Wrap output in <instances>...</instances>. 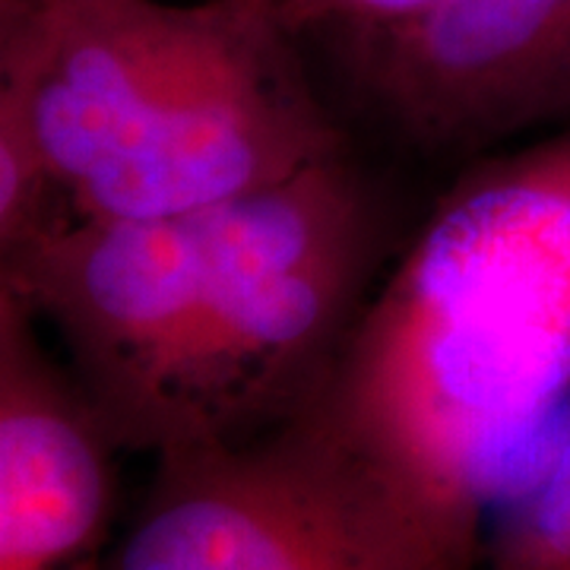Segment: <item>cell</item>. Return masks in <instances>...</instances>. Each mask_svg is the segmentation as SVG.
<instances>
[{
    "label": "cell",
    "instance_id": "9",
    "mask_svg": "<svg viewBox=\"0 0 570 570\" xmlns=\"http://www.w3.org/2000/svg\"><path fill=\"white\" fill-rule=\"evenodd\" d=\"M266 3H273L298 32L311 26L352 32V29H374V26L406 20L431 0H266Z\"/></svg>",
    "mask_w": 570,
    "mask_h": 570
},
{
    "label": "cell",
    "instance_id": "5",
    "mask_svg": "<svg viewBox=\"0 0 570 570\" xmlns=\"http://www.w3.org/2000/svg\"><path fill=\"white\" fill-rule=\"evenodd\" d=\"M340 39L367 105L431 156L475 159L570 124V0H431Z\"/></svg>",
    "mask_w": 570,
    "mask_h": 570
},
{
    "label": "cell",
    "instance_id": "3",
    "mask_svg": "<svg viewBox=\"0 0 570 570\" xmlns=\"http://www.w3.org/2000/svg\"><path fill=\"white\" fill-rule=\"evenodd\" d=\"M0 102L80 219L197 213L348 153L266 0H0Z\"/></svg>",
    "mask_w": 570,
    "mask_h": 570
},
{
    "label": "cell",
    "instance_id": "6",
    "mask_svg": "<svg viewBox=\"0 0 570 570\" xmlns=\"http://www.w3.org/2000/svg\"><path fill=\"white\" fill-rule=\"evenodd\" d=\"M118 450L32 307L0 285V570H102Z\"/></svg>",
    "mask_w": 570,
    "mask_h": 570
},
{
    "label": "cell",
    "instance_id": "7",
    "mask_svg": "<svg viewBox=\"0 0 570 570\" xmlns=\"http://www.w3.org/2000/svg\"><path fill=\"white\" fill-rule=\"evenodd\" d=\"M485 570H570V406L549 448L498 504Z\"/></svg>",
    "mask_w": 570,
    "mask_h": 570
},
{
    "label": "cell",
    "instance_id": "4",
    "mask_svg": "<svg viewBox=\"0 0 570 570\" xmlns=\"http://www.w3.org/2000/svg\"><path fill=\"white\" fill-rule=\"evenodd\" d=\"M102 570H472L285 419L257 438L156 456Z\"/></svg>",
    "mask_w": 570,
    "mask_h": 570
},
{
    "label": "cell",
    "instance_id": "1",
    "mask_svg": "<svg viewBox=\"0 0 570 570\" xmlns=\"http://www.w3.org/2000/svg\"><path fill=\"white\" fill-rule=\"evenodd\" d=\"M387 209L340 153L181 216L77 219L0 266L121 450L257 438L321 384L384 273Z\"/></svg>",
    "mask_w": 570,
    "mask_h": 570
},
{
    "label": "cell",
    "instance_id": "2",
    "mask_svg": "<svg viewBox=\"0 0 570 570\" xmlns=\"http://www.w3.org/2000/svg\"><path fill=\"white\" fill-rule=\"evenodd\" d=\"M570 406V124L475 156L292 419L456 561Z\"/></svg>",
    "mask_w": 570,
    "mask_h": 570
},
{
    "label": "cell",
    "instance_id": "8",
    "mask_svg": "<svg viewBox=\"0 0 570 570\" xmlns=\"http://www.w3.org/2000/svg\"><path fill=\"white\" fill-rule=\"evenodd\" d=\"M77 219L26 121L0 102V266L22 261Z\"/></svg>",
    "mask_w": 570,
    "mask_h": 570
}]
</instances>
